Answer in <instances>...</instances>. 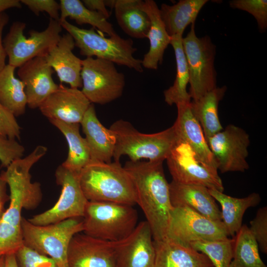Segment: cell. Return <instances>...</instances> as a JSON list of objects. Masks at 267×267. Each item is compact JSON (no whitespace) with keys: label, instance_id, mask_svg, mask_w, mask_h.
I'll return each mask as SVG.
<instances>
[{"label":"cell","instance_id":"6da1fadb","mask_svg":"<svg viewBox=\"0 0 267 267\" xmlns=\"http://www.w3.org/2000/svg\"><path fill=\"white\" fill-rule=\"evenodd\" d=\"M40 145L25 157L12 162L1 173L9 188V204L0 219V257L15 254L23 245L21 229L23 209H35L42 199L41 184L32 182L30 170L46 153Z\"/></svg>","mask_w":267,"mask_h":267},{"label":"cell","instance_id":"7a4b0ae2","mask_svg":"<svg viewBox=\"0 0 267 267\" xmlns=\"http://www.w3.org/2000/svg\"><path fill=\"white\" fill-rule=\"evenodd\" d=\"M163 162L130 160L124 166L133 182L136 204L142 210L155 241L167 238L174 208Z\"/></svg>","mask_w":267,"mask_h":267},{"label":"cell","instance_id":"3957f363","mask_svg":"<svg viewBox=\"0 0 267 267\" xmlns=\"http://www.w3.org/2000/svg\"><path fill=\"white\" fill-rule=\"evenodd\" d=\"M82 191L89 201L136 204L132 179L120 162L91 160L80 172Z\"/></svg>","mask_w":267,"mask_h":267},{"label":"cell","instance_id":"277c9868","mask_svg":"<svg viewBox=\"0 0 267 267\" xmlns=\"http://www.w3.org/2000/svg\"><path fill=\"white\" fill-rule=\"evenodd\" d=\"M116 138L113 158L120 162L123 155L131 161L147 159L163 162L178 140L173 126L158 133L146 134L139 132L129 122L120 119L109 128Z\"/></svg>","mask_w":267,"mask_h":267},{"label":"cell","instance_id":"5b68a950","mask_svg":"<svg viewBox=\"0 0 267 267\" xmlns=\"http://www.w3.org/2000/svg\"><path fill=\"white\" fill-rule=\"evenodd\" d=\"M138 213L133 206L88 201L83 218V233L112 242L128 238L137 225Z\"/></svg>","mask_w":267,"mask_h":267},{"label":"cell","instance_id":"8992f818","mask_svg":"<svg viewBox=\"0 0 267 267\" xmlns=\"http://www.w3.org/2000/svg\"><path fill=\"white\" fill-rule=\"evenodd\" d=\"M60 23L62 28L72 36L82 55L86 57L95 56L138 72L143 71L141 60L134 56L137 49L133 46L131 39H123L118 35L107 38L102 32H96L93 27L89 29L80 28L67 20Z\"/></svg>","mask_w":267,"mask_h":267},{"label":"cell","instance_id":"52a82bcc","mask_svg":"<svg viewBox=\"0 0 267 267\" xmlns=\"http://www.w3.org/2000/svg\"><path fill=\"white\" fill-rule=\"evenodd\" d=\"M21 229L24 245L50 257L58 267H70L68 260L69 244L76 234L83 232V218L37 225L22 217Z\"/></svg>","mask_w":267,"mask_h":267},{"label":"cell","instance_id":"ba28073f","mask_svg":"<svg viewBox=\"0 0 267 267\" xmlns=\"http://www.w3.org/2000/svg\"><path fill=\"white\" fill-rule=\"evenodd\" d=\"M182 44L189 71V93L192 101H196L217 87L216 46L208 36H196L195 23L182 38Z\"/></svg>","mask_w":267,"mask_h":267},{"label":"cell","instance_id":"9c48e42d","mask_svg":"<svg viewBox=\"0 0 267 267\" xmlns=\"http://www.w3.org/2000/svg\"><path fill=\"white\" fill-rule=\"evenodd\" d=\"M26 26L23 22H13L3 40L8 64L15 68L36 57L45 56L61 38L62 27L59 21L50 18L45 29L41 32L32 30L28 37L24 35Z\"/></svg>","mask_w":267,"mask_h":267},{"label":"cell","instance_id":"30bf717a","mask_svg":"<svg viewBox=\"0 0 267 267\" xmlns=\"http://www.w3.org/2000/svg\"><path fill=\"white\" fill-rule=\"evenodd\" d=\"M82 92L89 101L101 105L121 97L125 86L124 75L114 63L98 58L82 60Z\"/></svg>","mask_w":267,"mask_h":267},{"label":"cell","instance_id":"8fae6325","mask_svg":"<svg viewBox=\"0 0 267 267\" xmlns=\"http://www.w3.org/2000/svg\"><path fill=\"white\" fill-rule=\"evenodd\" d=\"M79 174L62 165L56 170V182L61 187L56 203L50 209L33 216L29 222L37 225L55 223L71 218H83L88 200L81 188Z\"/></svg>","mask_w":267,"mask_h":267},{"label":"cell","instance_id":"7c38bea8","mask_svg":"<svg viewBox=\"0 0 267 267\" xmlns=\"http://www.w3.org/2000/svg\"><path fill=\"white\" fill-rule=\"evenodd\" d=\"M222 221H214L185 207H174L167 238L182 245L199 241H215L228 237Z\"/></svg>","mask_w":267,"mask_h":267},{"label":"cell","instance_id":"4fadbf2b","mask_svg":"<svg viewBox=\"0 0 267 267\" xmlns=\"http://www.w3.org/2000/svg\"><path fill=\"white\" fill-rule=\"evenodd\" d=\"M173 180L205 186L223 192L222 180L215 171L199 161L189 147L178 139L166 159Z\"/></svg>","mask_w":267,"mask_h":267},{"label":"cell","instance_id":"5bb4252c","mask_svg":"<svg viewBox=\"0 0 267 267\" xmlns=\"http://www.w3.org/2000/svg\"><path fill=\"white\" fill-rule=\"evenodd\" d=\"M216 162L218 170L244 172L249 168L247 162L249 134L243 129L234 125L214 134L207 141Z\"/></svg>","mask_w":267,"mask_h":267},{"label":"cell","instance_id":"9a60e30c","mask_svg":"<svg viewBox=\"0 0 267 267\" xmlns=\"http://www.w3.org/2000/svg\"><path fill=\"white\" fill-rule=\"evenodd\" d=\"M120 242L101 240L82 232L77 233L72 237L68 248L69 266L116 267V251Z\"/></svg>","mask_w":267,"mask_h":267},{"label":"cell","instance_id":"2e32d148","mask_svg":"<svg viewBox=\"0 0 267 267\" xmlns=\"http://www.w3.org/2000/svg\"><path fill=\"white\" fill-rule=\"evenodd\" d=\"M91 104L81 90L59 85L39 109L48 120L80 124Z\"/></svg>","mask_w":267,"mask_h":267},{"label":"cell","instance_id":"e0dca14e","mask_svg":"<svg viewBox=\"0 0 267 267\" xmlns=\"http://www.w3.org/2000/svg\"><path fill=\"white\" fill-rule=\"evenodd\" d=\"M155 253L150 227L146 221L137 224L132 233L121 241L116 267H154Z\"/></svg>","mask_w":267,"mask_h":267},{"label":"cell","instance_id":"ac0fdd59","mask_svg":"<svg viewBox=\"0 0 267 267\" xmlns=\"http://www.w3.org/2000/svg\"><path fill=\"white\" fill-rule=\"evenodd\" d=\"M53 69L44 56L34 58L19 67L17 74L24 83L28 106L31 109L40 107L42 103L59 85L54 82Z\"/></svg>","mask_w":267,"mask_h":267},{"label":"cell","instance_id":"d6986e66","mask_svg":"<svg viewBox=\"0 0 267 267\" xmlns=\"http://www.w3.org/2000/svg\"><path fill=\"white\" fill-rule=\"evenodd\" d=\"M177 119L173 125L178 139L189 146L197 160L217 171L216 162L209 147L202 129L192 110L191 102L176 104Z\"/></svg>","mask_w":267,"mask_h":267},{"label":"cell","instance_id":"ffe728a7","mask_svg":"<svg viewBox=\"0 0 267 267\" xmlns=\"http://www.w3.org/2000/svg\"><path fill=\"white\" fill-rule=\"evenodd\" d=\"M169 188L174 207H187L208 219L222 221L221 211L208 188L199 185L182 184L172 180L169 183Z\"/></svg>","mask_w":267,"mask_h":267},{"label":"cell","instance_id":"44dd1931","mask_svg":"<svg viewBox=\"0 0 267 267\" xmlns=\"http://www.w3.org/2000/svg\"><path fill=\"white\" fill-rule=\"evenodd\" d=\"M74 40L69 33L64 34L56 45L44 56L48 64L56 72L61 83L72 88L82 87V60L73 52Z\"/></svg>","mask_w":267,"mask_h":267},{"label":"cell","instance_id":"7402d4cb","mask_svg":"<svg viewBox=\"0 0 267 267\" xmlns=\"http://www.w3.org/2000/svg\"><path fill=\"white\" fill-rule=\"evenodd\" d=\"M80 125L89 148L91 160L111 162L116 138L113 132L100 123L93 105L90 104Z\"/></svg>","mask_w":267,"mask_h":267},{"label":"cell","instance_id":"603a6c76","mask_svg":"<svg viewBox=\"0 0 267 267\" xmlns=\"http://www.w3.org/2000/svg\"><path fill=\"white\" fill-rule=\"evenodd\" d=\"M154 267H214L204 254L168 238L153 240Z\"/></svg>","mask_w":267,"mask_h":267},{"label":"cell","instance_id":"cb8c5ba5","mask_svg":"<svg viewBox=\"0 0 267 267\" xmlns=\"http://www.w3.org/2000/svg\"><path fill=\"white\" fill-rule=\"evenodd\" d=\"M143 8L149 16L150 26L146 38L149 41V49L141 60L142 66L148 69L157 70L163 61L171 37L166 31L156 2L146 0L143 1Z\"/></svg>","mask_w":267,"mask_h":267},{"label":"cell","instance_id":"d4e9b609","mask_svg":"<svg viewBox=\"0 0 267 267\" xmlns=\"http://www.w3.org/2000/svg\"><path fill=\"white\" fill-rule=\"evenodd\" d=\"M143 0H105L106 6L114 8L115 17L123 31L136 39L147 38L150 21L143 8Z\"/></svg>","mask_w":267,"mask_h":267},{"label":"cell","instance_id":"484cf974","mask_svg":"<svg viewBox=\"0 0 267 267\" xmlns=\"http://www.w3.org/2000/svg\"><path fill=\"white\" fill-rule=\"evenodd\" d=\"M208 0H180L173 5L163 3L159 8L161 18L171 36H181L186 27L195 23L200 10Z\"/></svg>","mask_w":267,"mask_h":267},{"label":"cell","instance_id":"4316f807","mask_svg":"<svg viewBox=\"0 0 267 267\" xmlns=\"http://www.w3.org/2000/svg\"><path fill=\"white\" fill-rule=\"evenodd\" d=\"M209 190L222 206V222L228 236L234 237L242 225V219L245 211L248 208L255 207L260 202V195L254 192L245 197L238 198L215 189H209Z\"/></svg>","mask_w":267,"mask_h":267},{"label":"cell","instance_id":"83f0119b","mask_svg":"<svg viewBox=\"0 0 267 267\" xmlns=\"http://www.w3.org/2000/svg\"><path fill=\"white\" fill-rule=\"evenodd\" d=\"M226 89L225 86L217 87L197 100L191 101L192 112L202 129L206 141L223 129L219 119L218 106Z\"/></svg>","mask_w":267,"mask_h":267},{"label":"cell","instance_id":"f1b7e54d","mask_svg":"<svg viewBox=\"0 0 267 267\" xmlns=\"http://www.w3.org/2000/svg\"><path fill=\"white\" fill-rule=\"evenodd\" d=\"M49 121L64 135L68 143V156L61 165L73 172L80 173L91 161L88 143L80 133V124L55 120Z\"/></svg>","mask_w":267,"mask_h":267},{"label":"cell","instance_id":"f546056e","mask_svg":"<svg viewBox=\"0 0 267 267\" xmlns=\"http://www.w3.org/2000/svg\"><path fill=\"white\" fill-rule=\"evenodd\" d=\"M182 36L171 37L170 44L173 47L177 67L176 78L173 85L164 91L165 101L169 105L191 101L187 91L189 75L187 61L182 44Z\"/></svg>","mask_w":267,"mask_h":267},{"label":"cell","instance_id":"4dcf8cb0","mask_svg":"<svg viewBox=\"0 0 267 267\" xmlns=\"http://www.w3.org/2000/svg\"><path fill=\"white\" fill-rule=\"evenodd\" d=\"M15 68L7 64L0 72V103L17 117L25 113L27 102L24 84L14 76Z\"/></svg>","mask_w":267,"mask_h":267},{"label":"cell","instance_id":"1f68e13d","mask_svg":"<svg viewBox=\"0 0 267 267\" xmlns=\"http://www.w3.org/2000/svg\"><path fill=\"white\" fill-rule=\"evenodd\" d=\"M60 18L61 22L69 17L74 20L79 25L89 24L101 32L105 33L109 37L118 34L112 25L102 14L86 7L80 0H60Z\"/></svg>","mask_w":267,"mask_h":267},{"label":"cell","instance_id":"d6a6232c","mask_svg":"<svg viewBox=\"0 0 267 267\" xmlns=\"http://www.w3.org/2000/svg\"><path fill=\"white\" fill-rule=\"evenodd\" d=\"M233 239L230 267H267L261 259L258 244L247 225H242Z\"/></svg>","mask_w":267,"mask_h":267},{"label":"cell","instance_id":"836d02e7","mask_svg":"<svg viewBox=\"0 0 267 267\" xmlns=\"http://www.w3.org/2000/svg\"><path fill=\"white\" fill-rule=\"evenodd\" d=\"M234 239L229 237L215 241H199L190 243L194 250L205 254L214 267H230Z\"/></svg>","mask_w":267,"mask_h":267},{"label":"cell","instance_id":"e575fe53","mask_svg":"<svg viewBox=\"0 0 267 267\" xmlns=\"http://www.w3.org/2000/svg\"><path fill=\"white\" fill-rule=\"evenodd\" d=\"M233 8L247 11L252 14L257 21L261 32L267 28V0H232L229 2Z\"/></svg>","mask_w":267,"mask_h":267},{"label":"cell","instance_id":"d590c367","mask_svg":"<svg viewBox=\"0 0 267 267\" xmlns=\"http://www.w3.org/2000/svg\"><path fill=\"white\" fill-rule=\"evenodd\" d=\"M18 267H58L50 257L24 244L15 253Z\"/></svg>","mask_w":267,"mask_h":267},{"label":"cell","instance_id":"8d00e7d4","mask_svg":"<svg viewBox=\"0 0 267 267\" xmlns=\"http://www.w3.org/2000/svg\"><path fill=\"white\" fill-rule=\"evenodd\" d=\"M249 229L258 246L264 254L267 253V207L259 209L254 219L250 222Z\"/></svg>","mask_w":267,"mask_h":267},{"label":"cell","instance_id":"74e56055","mask_svg":"<svg viewBox=\"0 0 267 267\" xmlns=\"http://www.w3.org/2000/svg\"><path fill=\"white\" fill-rule=\"evenodd\" d=\"M24 146L15 139L0 135V162L1 166L7 168L14 161L22 158Z\"/></svg>","mask_w":267,"mask_h":267},{"label":"cell","instance_id":"f35d334b","mask_svg":"<svg viewBox=\"0 0 267 267\" xmlns=\"http://www.w3.org/2000/svg\"><path fill=\"white\" fill-rule=\"evenodd\" d=\"M20 130L15 117L0 103V135L15 139L20 138Z\"/></svg>","mask_w":267,"mask_h":267},{"label":"cell","instance_id":"ab89813d","mask_svg":"<svg viewBox=\"0 0 267 267\" xmlns=\"http://www.w3.org/2000/svg\"><path fill=\"white\" fill-rule=\"evenodd\" d=\"M20 2L26 5L35 14L41 12H46L50 18L59 21L60 4L54 0H21Z\"/></svg>","mask_w":267,"mask_h":267},{"label":"cell","instance_id":"60d3db41","mask_svg":"<svg viewBox=\"0 0 267 267\" xmlns=\"http://www.w3.org/2000/svg\"><path fill=\"white\" fill-rule=\"evenodd\" d=\"M9 21V16L4 12L0 13V72L4 68L5 65V59L7 56L3 41L2 39V31L4 27Z\"/></svg>","mask_w":267,"mask_h":267},{"label":"cell","instance_id":"b9f144b4","mask_svg":"<svg viewBox=\"0 0 267 267\" xmlns=\"http://www.w3.org/2000/svg\"><path fill=\"white\" fill-rule=\"evenodd\" d=\"M82 1L84 5L89 9L100 13L107 19L109 17V13L106 9L105 0H83Z\"/></svg>","mask_w":267,"mask_h":267},{"label":"cell","instance_id":"7bdbcfd3","mask_svg":"<svg viewBox=\"0 0 267 267\" xmlns=\"http://www.w3.org/2000/svg\"><path fill=\"white\" fill-rule=\"evenodd\" d=\"M7 184L4 179L0 175V219L4 213L5 209L4 204L9 200V195L6 191Z\"/></svg>","mask_w":267,"mask_h":267},{"label":"cell","instance_id":"ee69618b","mask_svg":"<svg viewBox=\"0 0 267 267\" xmlns=\"http://www.w3.org/2000/svg\"><path fill=\"white\" fill-rule=\"evenodd\" d=\"M21 3L18 0H0V13L11 8H21Z\"/></svg>","mask_w":267,"mask_h":267},{"label":"cell","instance_id":"f6af8a7d","mask_svg":"<svg viewBox=\"0 0 267 267\" xmlns=\"http://www.w3.org/2000/svg\"><path fill=\"white\" fill-rule=\"evenodd\" d=\"M4 267H18L15 254H9L4 256Z\"/></svg>","mask_w":267,"mask_h":267},{"label":"cell","instance_id":"bcb514c9","mask_svg":"<svg viewBox=\"0 0 267 267\" xmlns=\"http://www.w3.org/2000/svg\"><path fill=\"white\" fill-rule=\"evenodd\" d=\"M4 256L0 257V267H4Z\"/></svg>","mask_w":267,"mask_h":267}]
</instances>
